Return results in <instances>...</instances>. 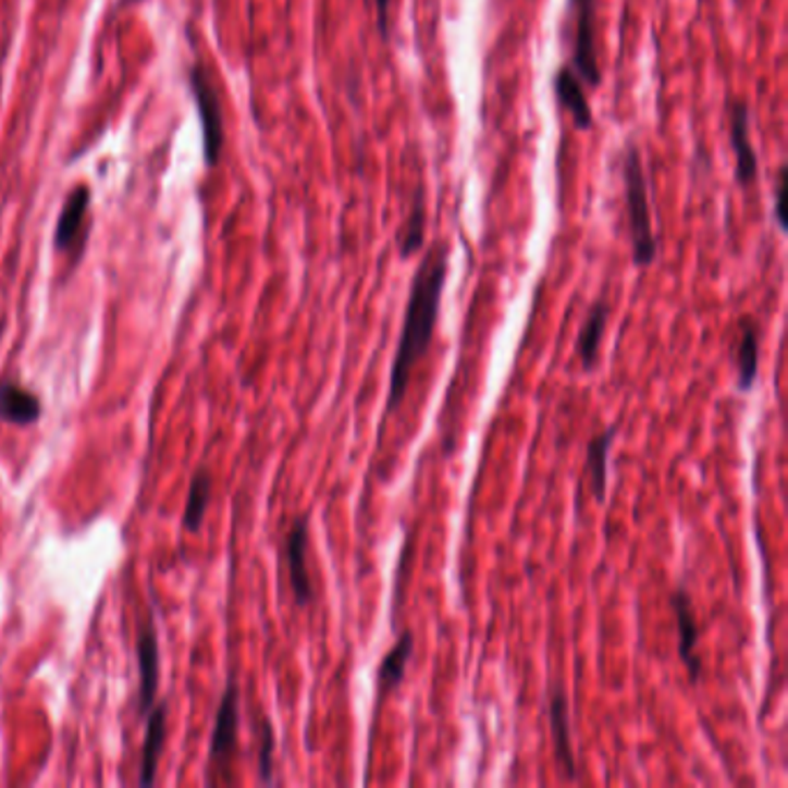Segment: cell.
Returning <instances> with one entry per match:
<instances>
[{
  "label": "cell",
  "mask_w": 788,
  "mask_h": 788,
  "mask_svg": "<svg viewBox=\"0 0 788 788\" xmlns=\"http://www.w3.org/2000/svg\"><path fill=\"white\" fill-rule=\"evenodd\" d=\"M446 271H448V248L446 243H435V246H430L428 253L423 255L421 264L415 273V280H411L401 341L391 364L389 401H386L389 411L396 409L403 403L411 370H415L421 356L428 352L430 343H433L440 298L446 283Z\"/></svg>",
  "instance_id": "6da1fadb"
},
{
  "label": "cell",
  "mask_w": 788,
  "mask_h": 788,
  "mask_svg": "<svg viewBox=\"0 0 788 788\" xmlns=\"http://www.w3.org/2000/svg\"><path fill=\"white\" fill-rule=\"evenodd\" d=\"M623 181H625V204H627V218H629L633 261L638 267H650L656 259V236L652 230L643 156H641V148H638L636 144H629L625 151Z\"/></svg>",
  "instance_id": "7a4b0ae2"
},
{
  "label": "cell",
  "mask_w": 788,
  "mask_h": 788,
  "mask_svg": "<svg viewBox=\"0 0 788 788\" xmlns=\"http://www.w3.org/2000/svg\"><path fill=\"white\" fill-rule=\"evenodd\" d=\"M187 84H190V93L195 98L199 123H201L204 160L209 167H216L220 160V153H222V144H224L220 96L211 82V74L206 72L201 65L190 67V72H187Z\"/></svg>",
  "instance_id": "3957f363"
},
{
  "label": "cell",
  "mask_w": 788,
  "mask_h": 788,
  "mask_svg": "<svg viewBox=\"0 0 788 788\" xmlns=\"http://www.w3.org/2000/svg\"><path fill=\"white\" fill-rule=\"evenodd\" d=\"M569 16L574 19V56L571 70L588 88L602 84V67L596 61L594 45V0H569Z\"/></svg>",
  "instance_id": "277c9868"
},
{
  "label": "cell",
  "mask_w": 788,
  "mask_h": 788,
  "mask_svg": "<svg viewBox=\"0 0 788 788\" xmlns=\"http://www.w3.org/2000/svg\"><path fill=\"white\" fill-rule=\"evenodd\" d=\"M236 738H238V685L230 680V685L222 691L216 715V726L209 747V777L213 773H222L224 763H227L234 754Z\"/></svg>",
  "instance_id": "5b68a950"
},
{
  "label": "cell",
  "mask_w": 788,
  "mask_h": 788,
  "mask_svg": "<svg viewBox=\"0 0 788 788\" xmlns=\"http://www.w3.org/2000/svg\"><path fill=\"white\" fill-rule=\"evenodd\" d=\"M308 516H298L285 539V557L290 569V586L298 606H308L315 599V586L308 571Z\"/></svg>",
  "instance_id": "8992f818"
},
{
  "label": "cell",
  "mask_w": 788,
  "mask_h": 788,
  "mask_svg": "<svg viewBox=\"0 0 788 788\" xmlns=\"http://www.w3.org/2000/svg\"><path fill=\"white\" fill-rule=\"evenodd\" d=\"M549 719H551V738H553V756L559 767V775L576 781V756L571 747V726H569V699L567 691L562 689L559 682L553 685L551 701H549Z\"/></svg>",
  "instance_id": "52a82bcc"
},
{
  "label": "cell",
  "mask_w": 788,
  "mask_h": 788,
  "mask_svg": "<svg viewBox=\"0 0 788 788\" xmlns=\"http://www.w3.org/2000/svg\"><path fill=\"white\" fill-rule=\"evenodd\" d=\"M728 119H730V146L736 153V181L738 185L747 187L756 183L759 178V158L749 139V104L744 100H728Z\"/></svg>",
  "instance_id": "ba28073f"
},
{
  "label": "cell",
  "mask_w": 788,
  "mask_h": 788,
  "mask_svg": "<svg viewBox=\"0 0 788 788\" xmlns=\"http://www.w3.org/2000/svg\"><path fill=\"white\" fill-rule=\"evenodd\" d=\"M135 652L139 666V715L146 717L156 705L158 678H160V648H158L153 620L139 625Z\"/></svg>",
  "instance_id": "9c48e42d"
},
{
  "label": "cell",
  "mask_w": 788,
  "mask_h": 788,
  "mask_svg": "<svg viewBox=\"0 0 788 788\" xmlns=\"http://www.w3.org/2000/svg\"><path fill=\"white\" fill-rule=\"evenodd\" d=\"M670 608L675 613V625H678V654L682 664L687 666L689 680L697 682L701 678V660L697 656L699 645V625H697V611H693L691 594L685 588H675L670 592Z\"/></svg>",
  "instance_id": "30bf717a"
},
{
  "label": "cell",
  "mask_w": 788,
  "mask_h": 788,
  "mask_svg": "<svg viewBox=\"0 0 788 788\" xmlns=\"http://www.w3.org/2000/svg\"><path fill=\"white\" fill-rule=\"evenodd\" d=\"M623 419L613 421L608 428L599 430V433L588 442L586 448V475L590 491L596 502L606 500V485H608V454L611 446L617 438V430H620Z\"/></svg>",
  "instance_id": "8fae6325"
},
{
  "label": "cell",
  "mask_w": 788,
  "mask_h": 788,
  "mask_svg": "<svg viewBox=\"0 0 788 788\" xmlns=\"http://www.w3.org/2000/svg\"><path fill=\"white\" fill-rule=\"evenodd\" d=\"M88 204H90V190L86 185L74 187L70 197L65 199V206H63L59 224H56V234H53V246L59 253H70L77 248V241L86 224Z\"/></svg>",
  "instance_id": "7c38bea8"
},
{
  "label": "cell",
  "mask_w": 788,
  "mask_h": 788,
  "mask_svg": "<svg viewBox=\"0 0 788 788\" xmlns=\"http://www.w3.org/2000/svg\"><path fill=\"white\" fill-rule=\"evenodd\" d=\"M42 417V403L33 391L16 382H0V421L33 426Z\"/></svg>",
  "instance_id": "4fadbf2b"
},
{
  "label": "cell",
  "mask_w": 788,
  "mask_h": 788,
  "mask_svg": "<svg viewBox=\"0 0 788 788\" xmlns=\"http://www.w3.org/2000/svg\"><path fill=\"white\" fill-rule=\"evenodd\" d=\"M761 359V327L752 315L740 319V341L736 347V368H738V389L749 391L759 378Z\"/></svg>",
  "instance_id": "5bb4252c"
},
{
  "label": "cell",
  "mask_w": 788,
  "mask_h": 788,
  "mask_svg": "<svg viewBox=\"0 0 788 788\" xmlns=\"http://www.w3.org/2000/svg\"><path fill=\"white\" fill-rule=\"evenodd\" d=\"M148 726H146V738L141 749V767H139V784L141 786H153L156 773H158V761L162 756V749L167 742V703H158L148 712Z\"/></svg>",
  "instance_id": "9a60e30c"
},
{
  "label": "cell",
  "mask_w": 788,
  "mask_h": 788,
  "mask_svg": "<svg viewBox=\"0 0 788 788\" xmlns=\"http://www.w3.org/2000/svg\"><path fill=\"white\" fill-rule=\"evenodd\" d=\"M555 96L565 107L578 130L592 127V107L586 96V84L580 82L569 65H562L555 74Z\"/></svg>",
  "instance_id": "2e32d148"
},
{
  "label": "cell",
  "mask_w": 788,
  "mask_h": 788,
  "mask_svg": "<svg viewBox=\"0 0 788 788\" xmlns=\"http://www.w3.org/2000/svg\"><path fill=\"white\" fill-rule=\"evenodd\" d=\"M606 317H608V301L602 294L590 306V310L586 315V322L576 335V352L580 356V364H583V368H594V364L599 361V345H602Z\"/></svg>",
  "instance_id": "e0dca14e"
},
{
  "label": "cell",
  "mask_w": 788,
  "mask_h": 788,
  "mask_svg": "<svg viewBox=\"0 0 788 788\" xmlns=\"http://www.w3.org/2000/svg\"><path fill=\"white\" fill-rule=\"evenodd\" d=\"M411 654H415V633L405 629L398 636V641L393 643V648L384 654V660L378 668V697L380 699H384L391 689H396L401 685Z\"/></svg>",
  "instance_id": "ac0fdd59"
},
{
  "label": "cell",
  "mask_w": 788,
  "mask_h": 788,
  "mask_svg": "<svg viewBox=\"0 0 788 788\" xmlns=\"http://www.w3.org/2000/svg\"><path fill=\"white\" fill-rule=\"evenodd\" d=\"M209 500H211V475L206 470H199L193 477L190 488H187V504L183 516V528L187 532H199Z\"/></svg>",
  "instance_id": "d6986e66"
},
{
  "label": "cell",
  "mask_w": 788,
  "mask_h": 788,
  "mask_svg": "<svg viewBox=\"0 0 788 788\" xmlns=\"http://www.w3.org/2000/svg\"><path fill=\"white\" fill-rule=\"evenodd\" d=\"M426 238V201H423V190L417 193L415 206H411V213L405 220L403 227L398 230V250L401 257L407 259L415 255Z\"/></svg>",
  "instance_id": "ffe728a7"
},
{
  "label": "cell",
  "mask_w": 788,
  "mask_h": 788,
  "mask_svg": "<svg viewBox=\"0 0 788 788\" xmlns=\"http://www.w3.org/2000/svg\"><path fill=\"white\" fill-rule=\"evenodd\" d=\"M261 744H259V779L264 784H273V749H275V734L269 719H261Z\"/></svg>",
  "instance_id": "44dd1931"
},
{
  "label": "cell",
  "mask_w": 788,
  "mask_h": 788,
  "mask_svg": "<svg viewBox=\"0 0 788 788\" xmlns=\"http://www.w3.org/2000/svg\"><path fill=\"white\" fill-rule=\"evenodd\" d=\"M784 195H786V167L779 169V178H777V187H775V216L779 220V227H786L784 220Z\"/></svg>",
  "instance_id": "7402d4cb"
},
{
  "label": "cell",
  "mask_w": 788,
  "mask_h": 788,
  "mask_svg": "<svg viewBox=\"0 0 788 788\" xmlns=\"http://www.w3.org/2000/svg\"><path fill=\"white\" fill-rule=\"evenodd\" d=\"M374 8H378V26L384 40H389V8L391 0H374Z\"/></svg>",
  "instance_id": "603a6c76"
}]
</instances>
